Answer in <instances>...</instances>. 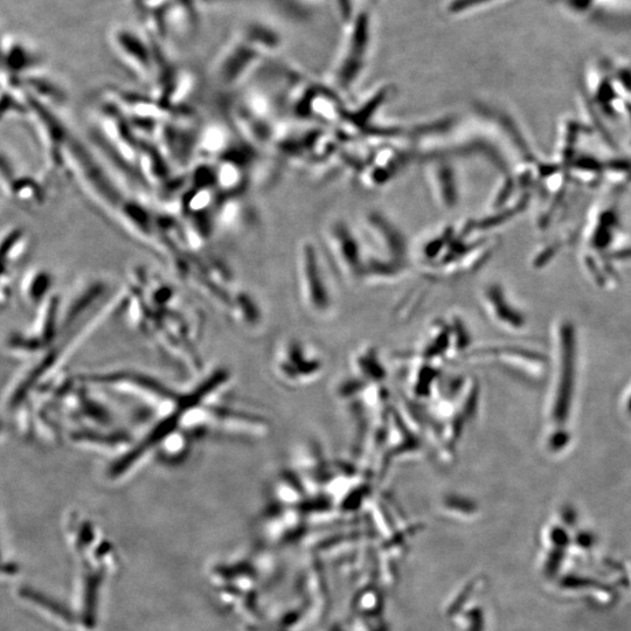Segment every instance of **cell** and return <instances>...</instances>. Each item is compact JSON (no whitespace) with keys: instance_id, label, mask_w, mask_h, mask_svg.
Listing matches in <instances>:
<instances>
[{"instance_id":"cell-2","label":"cell","mask_w":631,"mask_h":631,"mask_svg":"<svg viewBox=\"0 0 631 631\" xmlns=\"http://www.w3.org/2000/svg\"><path fill=\"white\" fill-rule=\"evenodd\" d=\"M4 59L11 73L31 72L39 64V57L24 41H4Z\"/></svg>"},{"instance_id":"cell-1","label":"cell","mask_w":631,"mask_h":631,"mask_svg":"<svg viewBox=\"0 0 631 631\" xmlns=\"http://www.w3.org/2000/svg\"><path fill=\"white\" fill-rule=\"evenodd\" d=\"M116 51L128 64L138 69L143 75H149L154 69L155 55L147 40L128 27H117L113 33Z\"/></svg>"},{"instance_id":"cell-3","label":"cell","mask_w":631,"mask_h":631,"mask_svg":"<svg viewBox=\"0 0 631 631\" xmlns=\"http://www.w3.org/2000/svg\"><path fill=\"white\" fill-rule=\"evenodd\" d=\"M51 287V277L44 272H33L27 275L23 282V296L25 301L37 307L38 304L45 301L48 291Z\"/></svg>"}]
</instances>
